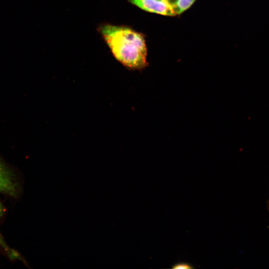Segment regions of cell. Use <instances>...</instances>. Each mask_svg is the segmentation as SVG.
I'll list each match as a JSON object with an SVG mask.
<instances>
[{"instance_id":"5","label":"cell","mask_w":269,"mask_h":269,"mask_svg":"<svg viewBox=\"0 0 269 269\" xmlns=\"http://www.w3.org/2000/svg\"><path fill=\"white\" fill-rule=\"evenodd\" d=\"M172 268L174 269H193V267L189 263L181 262L174 264Z\"/></svg>"},{"instance_id":"2","label":"cell","mask_w":269,"mask_h":269,"mask_svg":"<svg viewBox=\"0 0 269 269\" xmlns=\"http://www.w3.org/2000/svg\"><path fill=\"white\" fill-rule=\"evenodd\" d=\"M196 0H129L132 4L147 12L166 16L180 14Z\"/></svg>"},{"instance_id":"4","label":"cell","mask_w":269,"mask_h":269,"mask_svg":"<svg viewBox=\"0 0 269 269\" xmlns=\"http://www.w3.org/2000/svg\"><path fill=\"white\" fill-rule=\"evenodd\" d=\"M4 212V207L2 204L0 202V219L3 216ZM0 246L2 248L4 252L7 254L10 259L12 260L21 259L19 254L16 251L9 247V246L6 243L0 232Z\"/></svg>"},{"instance_id":"1","label":"cell","mask_w":269,"mask_h":269,"mask_svg":"<svg viewBox=\"0 0 269 269\" xmlns=\"http://www.w3.org/2000/svg\"><path fill=\"white\" fill-rule=\"evenodd\" d=\"M99 30L115 58L131 69L147 65V48L143 35L125 25L104 24Z\"/></svg>"},{"instance_id":"3","label":"cell","mask_w":269,"mask_h":269,"mask_svg":"<svg viewBox=\"0 0 269 269\" xmlns=\"http://www.w3.org/2000/svg\"><path fill=\"white\" fill-rule=\"evenodd\" d=\"M18 187L11 170L0 159V193L16 196Z\"/></svg>"},{"instance_id":"6","label":"cell","mask_w":269,"mask_h":269,"mask_svg":"<svg viewBox=\"0 0 269 269\" xmlns=\"http://www.w3.org/2000/svg\"><path fill=\"white\" fill-rule=\"evenodd\" d=\"M267 210L268 211H269V199L267 201Z\"/></svg>"}]
</instances>
